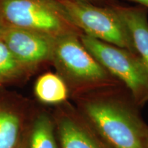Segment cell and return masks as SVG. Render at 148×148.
I'll return each mask as SVG.
<instances>
[{
    "label": "cell",
    "instance_id": "6da1fadb",
    "mask_svg": "<svg viewBox=\"0 0 148 148\" xmlns=\"http://www.w3.org/2000/svg\"><path fill=\"white\" fill-rule=\"evenodd\" d=\"M81 113L112 148H145L148 127L119 99L107 97L84 99Z\"/></svg>",
    "mask_w": 148,
    "mask_h": 148
},
{
    "label": "cell",
    "instance_id": "7a4b0ae2",
    "mask_svg": "<svg viewBox=\"0 0 148 148\" xmlns=\"http://www.w3.org/2000/svg\"><path fill=\"white\" fill-rule=\"evenodd\" d=\"M47 1L83 34L135 53L128 29L112 7L101 8L76 0Z\"/></svg>",
    "mask_w": 148,
    "mask_h": 148
},
{
    "label": "cell",
    "instance_id": "3957f363",
    "mask_svg": "<svg viewBox=\"0 0 148 148\" xmlns=\"http://www.w3.org/2000/svg\"><path fill=\"white\" fill-rule=\"evenodd\" d=\"M79 36L70 34L55 38L51 60L59 75L75 90L114 84V77L84 47Z\"/></svg>",
    "mask_w": 148,
    "mask_h": 148
},
{
    "label": "cell",
    "instance_id": "277c9868",
    "mask_svg": "<svg viewBox=\"0 0 148 148\" xmlns=\"http://www.w3.org/2000/svg\"><path fill=\"white\" fill-rule=\"evenodd\" d=\"M79 39L112 76L124 83L136 103L148 101V73L137 55L83 33Z\"/></svg>",
    "mask_w": 148,
    "mask_h": 148
},
{
    "label": "cell",
    "instance_id": "5b68a950",
    "mask_svg": "<svg viewBox=\"0 0 148 148\" xmlns=\"http://www.w3.org/2000/svg\"><path fill=\"white\" fill-rule=\"evenodd\" d=\"M0 12L9 27H18L54 38L82 32L66 21L47 0H2Z\"/></svg>",
    "mask_w": 148,
    "mask_h": 148
},
{
    "label": "cell",
    "instance_id": "8992f818",
    "mask_svg": "<svg viewBox=\"0 0 148 148\" xmlns=\"http://www.w3.org/2000/svg\"><path fill=\"white\" fill-rule=\"evenodd\" d=\"M1 32L0 38L24 67L51 60L54 37L18 27H8Z\"/></svg>",
    "mask_w": 148,
    "mask_h": 148
},
{
    "label": "cell",
    "instance_id": "52a82bcc",
    "mask_svg": "<svg viewBox=\"0 0 148 148\" xmlns=\"http://www.w3.org/2000/svg\"><path fill=\"white\" fill-rule=\"evenodd\" d=\"M57 132L62 148H112L82 114L72 108L58 117Z\"/></svg>",
    "mask_w": 148,
    "mask_h": 148
},
{
    "label": "cell",
    "instance_id": "ba28073f",
    "mask_svg": "<svg viewBox=\"0 0 148 148\" xmlns=\"http://www.w3.org/2000/svg\"><path fill=\"white\" fill-rule=\"evenodd\" d=\"M128 29L135 53L148 73V20L147 10L143 6L126 7L112 5Z\"/></svg>",
    "mask_w": 148,
    "mask_h": 148
},
{
    "label": "cell",
    "instance_id": "9c48e42d",
    "mask_svg": "<svg viewBox=\"0 0 148 148\" xmlns=\"http://www.w3.org/2000/svg\"><path fill=\"white\" fill-rule=\"evenodd\" d=\"M36 97L46 104H58L68 97L69 88L58 74L46 73L37 79L34 86Z\"/></svg>",
    "mask_w": 148,
    "mask_h": 148
},
{
    "label": "cell",
    "instance_id": "30bf717a",
    "mask_svg": "<svg viewBox=\"0 0 148 148\" xmlns=\"http://www.w3.org/2000/svg\"><path fill=\"white\" fill-rule=\"evenodd\" d=\"M53 122L45 114L35 119L29 134L28 148H58Z\"/></svg>",
    "mask_w": 148,
    "mask_h": 148
},
{
    "label": "cell",
    "instance_id": "8fae6325",
    "mask_svg": "<svg viewBox=\"0 0 148 148\" xmlns=\"http://www.w3.org/2000/svg\"><path fill=\"white\" fill-rule=\"evenodd\" d=\"M21 130V119L16 112L0 107V148H14Z\"/></svg>",
    "mask_w": 148,
    "mask_h": 148
},
{
    "label": "cell",
    "instance_id": "7c38bea8",
    "mask_svg": "<svg viewBox=\"0 0 148 148\" xmlns=\"http://www.w3.org/2000/svg\"><path fill=\"white\" fill-rule=\"evenodd\" d=\"M23 68L0 38V81L16 76Z\"/></svg>",
    "mask_w": 148,
    "mask_h": 148
},
{
    "label": "cell",
    "instance_id": "4fadbf2b",
    "mask_svg": "<svg viewBox=\"0 0 148 148\" xmlns=\"http://www.w3.org/2000/svg\"><path fill=\"white\" fill-rule=\"evenodd\" d=\"M129 1L136 2L145 8L146 10H148V0H129Z\"/></svg>",
    "mask_w": 148,
    "mask_h": 148
},
{
    "label": "cell",
    "instance_id": "5bb4252c",
    "mask_svg": "<svg viewBox=\"0 0 148 148\" xmlns=\"http://www.w3.org/2000/svg\"><path fill=\"white\" fill-rule=\"evenodd\" d=\"M76 1H83V2H86V3H93L95 1H97V0H76Z\"/></svg>",
    "mask_w": 148,
    "mask_h": 148
},
{
    "label": "cell",
    "instance_id": "9a60e30c",
    "mask_svg": "<svg viewBox=\"0 0 148 148\" xmlns=\"http://www.w3.org/2000/svg\"><path fill=\"white\" fill-rule=\"evenodd\" d=\"M145 143V148H148V130L147 132V134H146Z\"/></svg>",
    "mask_w": 148,
    "mask_h": 148
}]
</instances>
